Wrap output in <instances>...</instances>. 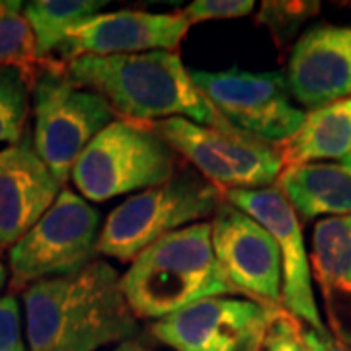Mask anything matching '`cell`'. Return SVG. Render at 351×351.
<instances>
[{
    "label": "cell",
    "instance_id": "cell-26",
    "mask_svg": "<svg viewBox=\"0 0 351 351\" xmlns=\"http://www.w3.org/2000/svg\"><path fill=\"white\" fill-rule=\"evenodd\" d=\"M304 343L306 351H351L350 346L334 338L328 330L318 332L308 326H304Z\"/></svg>",
    "mask_w": 351,
    "mask_h": 351
},
{
    "label": "cell",
    "instance_id": "cell-24",
    "mask_svg": "<svg viewBox=\"0 0 351 351\" xmlns=\"http://www.w3.org/2000/svg\"><path fill=\"white\" fill-rule=\"evenodd\" d=\"M254 0H195L178 14L189 25L201 24L207 20H232L254 12Z\"/></svg>",
    "mask_w": 351,
    "mask_h": 351
},
{
    "label": "cell",
    "instance_id": "cell-7",
    "mask_svg": "<svg viewBox=\"0 0 351 351\" xmlns=\"http://www.w3.org/2000/svg\"><path fill=\"white\" fill-rule=\"evenodd\" d=\"M100 237V213L71 188H63L49 211L8 250L12 291L75 274L90 263Z\"/></svg>",
    "mask_w": 351,
    "mask_h": 351
},
{
    "label": "cell",
    "instance_id": "cell-23",
    "mask_svg": "<svg viewBox=\"0 0 351 351\" xmlns=\"http://www.w3.org/2000/svg\"><path fill=\"white\" fill-rule=\"evenodd\" d=\"M262 351H306L304 324L283 306L277 308L265 332Z\"/></svg>",
    "mask_w": 351,
    "mask_h": 351
},
{
    "label": "cell",
    "instance_id": "cell-11",
    "mask_svg": "<svg viewBox=\"0 0 351 351\" xmlns=\"http://www.w3.org/2000/svg\"><path fill=\"white\" fill-rule=\"evenodd\" d=\"M209 223L217 262L234 291L265 306H283V263L274 237L226 199Z\"/></svg>",
    "mask_w": 351,
    "mask_h": 351
},
{
    "label": "cell",
    "instance_id": "cell-9",
    "mask_svg": "<svg viewBox=\"0 0 351 351\" xmlns=\"http://www.w3.org/2000/svg\"><path fill=\"white\" fill-rule=\"evenodd\" d=\"M189 73L193 84L219 115L240 133L279 147L304 123L306 113L291 104L283 73H248L240 69Z\"/></svg>",
    "mask_w": 351,
    "mask_h": 351
},
{
    "label": "cell",
    "instance_id": "cell-28",
    "mask_svg": "<svg viewBox=\"0 0 351 351\" xmlns=\"http://www.w3.org/2000/svg\"><path fill=\"white\" fill-rule=\"evenodd\" d=\"M6 281H8V269H6V265H4L2 260H0V291L4 289Z\"/></svg>",
    "mask_w": 351,
    "mask_h": 351
},
{
    "label": "cell",
    "instance_id": "cell-17",
    "mask_svg": "<svg viewBox=\"0 0 351 351\" xmlns=\"http://www.w3.org/2000/svg\"><path fill=\"white\" fill-rule=\"evenodd\" d=\"M276 188L302 221L351 215V170L341 164L289 166L281 170Z\"/></svg>",
    "mask_w": 351,
    "mask_h": 351
},
{
    "label": "cell",
    "instance_id": "cell-14",
    "mask_svg": "<svg viewBox=\"0 0 351 351\" xmlns=\"http://www.w3.org/2000/svg\"><path fill=\"white\" fill-rule=\"evenodd\" d=\"M289 94L311 112L351 98V25L306 29L289 55Z\"/></svg>",
    "mask_w": 351,
    "mask_h": 351
},
{
    "label": "cell",
    "instance_id": "cell-13",
    "mask_svg": "<svg viewBox=\"0 0 351 351\" xmlns=\"http://www.w3.org/2000/svg\"><path fill=\"white\" fill-rule=\"evenodd\" d=\"M188 32L189 24L178 12H100L75 27L64 38L55 53V61L66 64L80 57H115L149 51H176Z\"/></svg>",
    "mask_w": 351,
    "mask_h": 351
},
{
    "label": "cell",
    "instance_id": "cell-3",
    "mask_svg": "<svg viewBox=\"0 0 351 351\" xmlns=\"http://www.w3.org/2000/svg\"><path fill=\"white\" fill-rule=\"evenodd\" d=\"M121 287L137 320H160L211 297H237L217 262L211 223L203 221L156 240L121 276Z\"/></svg>",
    "mask_w": 351,
    "mask_h": 351
},
{
    "label": "cell",
    "instance_id": "cell-29",
    "mask_svg": "<svg viewBox=\"0 0 351 351\" xmlns=\"http://www.w3.org/2000/svg\"><path fill=\"white\" fill-rule=\"evenodd\" d=\"M339 164H341V166H346V168H350V170H351V152L348 154V156H346V158H341V160H339Z\"/></svg>",
    "mask_w": 351,
    "mask_h": 351
},
{
    "label": "cell",
    "instance_id": "cell-12",
    "mask_svg": "<svg viewBox=\"0 0 351 351\" xmlns=\"http://www.w3.org/2000/svg\"><path fill=\"white\" fill-rule=\"evenodd\" d=\"M225 199L250 215L277 242L283 263V308L308 328L318 332L328 330L314 299L313 274L302 239L301 221L285 195L276 186H269L260 189H232L226 191Z\"/></svg>",
    "mask_w": 351,
    "mask_h": 351
},
{
    "label": "cell",
    "instance_id": "cell-10",
    "mask_svg": "<svg viewBox=\"0 0 351 351\" xmlns=\"http://www.w3.org/2000/svg\"><path fill=\"white\" fill-rule=\"evenodd\" d=\"M277 308L244 297H211L154 320L151 334L174 351H262Z\"/></svg>",
    "mask_w": 351,
    "mask_h": 351
},
{
    "label": "cell",
    "instance_id": "cell-22",
    "mask_svg": "<svg viewBox=\"0 0 351 351\" xmlns=\"http://www.w3.org/2000/svg\"><path fill=\"white\" fill-rule=\"evenodd\" d=\"M318 12V2H263L256 22L267 25L277 43H283L295 36L301 24Z\"/></svg>",
    "mask_w": 351,
    "mask_h": 351
},
{
    "label": "cell",
    "instance_id": "cell-6",
    "mask_svg": "<svg viewBox=\"0 0 351 351\" xmlns=\"http://www.w3.org/2000/svg\"><path fill=\"white\" fill-rule=\"evenodd\" d=\"M34 151L66 188L78 156L101 129L115 121L110 104L96 92L76 86L66 64L51 63L32 84Z\"/></svg>",
    "mask_w": 351,
    "mask_h": 351
},
{
    "label": "cell",
    "instance_id": "cell-20",
    "mask_svg": "<svg viewBox=\"0 0 351 351\" xmlns=\"http://www.w3.org/2000/svg\"><path fill=\"white\" fill-rule=\"evenodd\" d=\"M0 66L20 71L29 86L45 69L36 53V39L20 0H0Z\"/></svg>",
    "mask_w": 351,
    "mask_h": 351
},
{
    "label": "cell",
    "instance_id": "cell-4",
    "mask_svg": "<svg viewBox=\"0 0 351 351\" xmlns=\"http://www.w3.org/2000/svg\"><path fill=\"white\" fill-rule=\"evenodd\" d=\"M225 193L193 170L176 172L113 209L101 226L96 254L133 262L141 252L170 232L213 219Z\"/></svg>",
    "mask_w": 351,
    "mask_h": 351
},
{
    "label": "cell",
    "instance_id": "cell-1",
    "mask_svg": "<svg viewBox=\"0 0 351 351\" xmlns=\"http://www.w3.org/2000/svg\"><path fill=\"white\" fill-rule=\"evenodd\" d=\"M27 351H98L141 332L112 263L94 258L82 269L22 291Z\"/></svg>",
    "mask_w": 351,
    "mask_h": 351
},
{
    "label": "cell",
    "instance_id": "cell-19",
    "mask_svg": "<svg viewBox=\"0 0 351 351\" xmlns=\"http://www.w3.org/2000/svg\"><path fill=\"white\" fill-rule=\"evenodd\" d=\"M108 2L104 0H32L24 4V14L36 39L39 61L49 66L55 63V53L64 38L101 12Z\"/></svg>",
    "mask_w": 351,
    "mask_h": 351
},
{
    "label": "cell",
    "instance_id": "cell-25",
    "mask_svg": "<svg viewBox=\"0 0 351 351\" xmlns=\"http://www.w3.org/2000/svg\"><path fill=\"white\" fill-rule=\"evenodd\" d=\"M0 351H27L20 302L12 293L0 297Z\"/></svg>",
    "mask_w": 351,
    "mask_h": 351
},
{
    "label": "cell",
    "instance_id": "cell-5",
    "mask_svg": "<svg viewBox=\"0 0 351 351\" xmlns=\"http://www.w3.org/2000/svg\"><path fill=\"white\" fill-rule=\"evenodd\" d=\"M178 172V154L147 123L115 119L101 129L71 170L86 201L113 199L164 184Z\"/></svg>",
    "mask_w": 351,
    "mask_h": 351
},
{
    "label": "cell",
    "instance_id": "cell-21",
    "mask_svg": "<svg viewBox=\"0 0 351 351\" xmlns=\"http://www.w3.org/2000/svg\"><path fill=\"white\" fill-rule=\"evenodd\" d=\"M32 86L20 71L0 66V145H16L25 137Z\"/></svg>",
    "mask_w": 351,
    "mask_h": 351
},
{
    "label": "cell",
    "instance_id": "cell-15",
    "mask_svg": "<svg viewBox=\"0 0 351 351\" xmlns=\"http://www.w3.org/2000/svg\"><path fill=\"white\" fill-rule=\"evenodd\" d=\"M61 191L63 186L34 151L32 138L0 149V250H10Z\"/></svg>",
    "mask_w": 351,
    "mask_h": 351
},
{
    "label": "cell",
    "instance_id": "cell-2",
    "mask_svg": "<svg viewBox=\"0 0 351 351\" xmlns=\"http://www.w3.org/2000/svg\"><path fill=\"white\" fill-rule=\"evenodd\" d=\"M66 76L101 96L119 119L154 123L184 117L211 129H234L193 84L178 51L80 57L66 63Z\"/></svg>",
    "mask_w": 351,
    "mask_h": 351
},
{
    "label": "cell",
    "instance_id": "cell-16",
    "mask_svg": "<svg viewBox=\"0 0 351 351\" xmlns=\"http://www.w3.org/2000/svg\"><path fill=\"white\" fill-rule=\"evenodd\" d=\"M308 262L322 295L328 332L351 348V215L314 225Z\"/></svg>",
    "mask_w": 351,
    "mask_h": 351
},
{
    "label": "cell",
    "instance_id": "cell-27",
    "mask_svg": "<svg viewBox=\"0 0 351 351\" xmlns=\"http://www.w3.org/2000/svg\"><path fill=\"white\" fill-rule=\"evenodd\" d=\"M112 351H152L145 346H141L137 339H127V341H121L119 346H115Z\"/></svg>",
    "mask_w": 351,
    "mask_h": 351
},
{
    "label": "cell",
    "instance_id": "cell-18",
    "mask_svg": "<svg viewBox=\"0 0 351 351\" xmlns=\"http://www.w3.org/2000/svg\"><path fill=\"white\" fill-rule=\"evenodd\" d=\"M276 149L283 168L346 158L351 152V98L306 113L301 129Z\"/></svg>",
    "mask_w": 351,
    "mask_h": 351
},
{
    "label": "cell",
    "instance_id": "cell-8",
    "mask_svg": "<svg viewBox=\"0 0 351 351\" xmlns=\"http://www.w3.org/2000/svg\"><path fill=\"white\" fill-rule=\"evenodd\" d=\"M172 151L223 193L276 186L283 170L276 147L240 133L197 125L184 117L147 123Z\"/></svg>",
    "mask_w": 351,
    "mask_h": 351
}]
</instances>
